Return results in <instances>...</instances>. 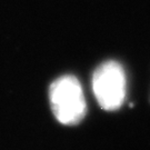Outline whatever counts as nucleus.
I'll use <instances>...</instances> for the list:
<instances>
[{"label":"nucleus","mask_w":150,"mask_h":150,"mask_svg":"<svg viewBox=\"0 0 150 150\" xmlns=\"http://www.w3.org/2000/svg\"><path fill=\"white\" fill-rule=\"evenodd\" d=\"M54 117L64 125H76L86 115V100L78 79L64 76L54 81L49 89Z\"/></svg>","instance_id":"nucleus-1"},{"label":"nucleus","mask_w":150,"mask_h":150,"mask_svg":"<svg viewBox=\"0 0 150 150\" xmlns=\"http://www.w3.org/2000/svg\"><path fill=\"white\" fill-rule=\"evenodd\" d=\"M92 88L102 109L112 111L121 107L126 96V77L122 67L116 61H107L95 71Z\"/></svg>","instance_id":"nucleus-2"}]
</instances>
